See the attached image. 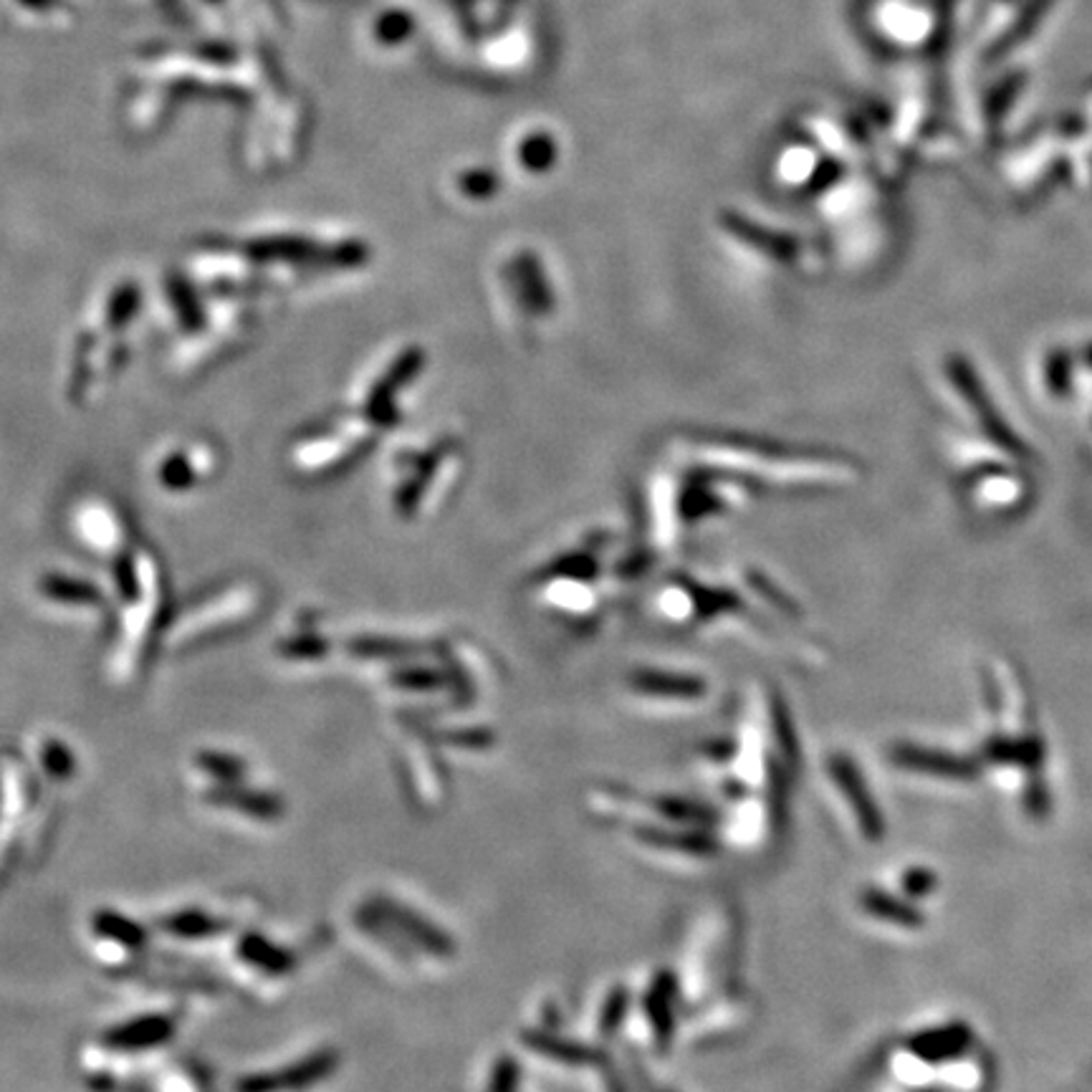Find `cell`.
Instances as JSON below:
<instances>
[{"instance_id": "cell-10", "label": "cell", "mask_w": 1092, "mask_h": 1092, "mask_svg": "<svg viewBox=\"0 0 1092 1092\" xmlns=\"http://www.w3.org/2000/svg\"><path fill=\"white\" fill-rule=\"evenodd\" d=\"M652 807H656V812L668 817L670 822L691 824V828H709V824L716 822V812H713L711 807L691 802V799L658 797L652 799Z\"/></svg>"}, {"instance_id": "cell-15", "label": "cell", "mask_w": 1092, "mask_h": 1092, "mask_svg": "<svg viewBox=\"0 0 1092 1092\" xmlns=\"http://www.w3.org/2000/svg\"><path fill=\"white\" fill-rule=\"evenodd\" d=\"M1025 804H1027V812L1031 817H1037V820H1042V817L1050 812V794H1047V789L1045 785L1039 779L1031 781V785L1027 787V797H1025Z\"/></svg>"}, {"instance_id": "cell-2", "label": "cell", "mask_w": 1092, "mask_h": 1092, "mask_svg": "<svg viewBox=\"0 0 1092 1092\" xmlns=\"http://www.w3.org/2000/svg\"><path fill=\"white\" fill-rule=\"evenodd\" d=\"M890 761L898 764L900 769L908 771H921L931 774V777L941 779H976L979 777V764L964 756L956 754H945L936 749H923V746L913 744H896L888 752Z\"/></svg>"}, {"instance_id": "cell-8", "label": "cell", "mask_w": 1092, "mask_h": 1092, "mask_svg": "<svg viewBox=\"0 0 1092 1092\" xmlns=\"http://www.w3.org/2000/svg\"><path fill=\"white\" fill-rule=\"evenodd\" d=\"M673 999H675L673 976L660 974L650 986L648 999H645L648 1017L652 1021V1029H656L660 1045L670 1042V1035H673Z\"/></svg>"}, {"instance_id": "cell-9", "label": "cell", "mask_w": 1092, "mask_h": 1092, "mask_svg": "<svg viewBox=\"0 0 1092 1092\" xmlns=\"http://www.w3.org/2000/svg\"><path fill=\"white\" fill-rule=\"evenodd\" d=\"M986 759L996 764H1019L1027 769H1039L1045 761V746L1039 738H1021V742H1009V738H992L984 746Z\"/></svg>"}, {"instance_id": "cell-1", "label": "cell", "mask_w": 1092, "mask_h": 1092, "mask_svg": "<svg viewBox=\"0 0 1092 1092\" xmlns=\"http://www.w3.org/2000/svg\"><path fill=\"white\" fill-rule=\"evenodd\" d=\"M828 771L832 774V779H835L840 792L845 794L850 807H853L855 820L859 824V830H863V835L871 842H880L885 837V820L880 814L878 802H875V797L865 785L863 771L857 769V764L845 754H835L828 761Z\"/></svg>"}, {"instance_id": "cell-12", "label": "cell", "mask_w": 1092, "mask_h": 1092, "mask_svg": "<svg viewBox=\"0 0 1092 1092\" xmlns=\"http://www.w3.org/2000/svg\"><path fill=\"white\" fill-rule=\"evenodd\" d=\"M771 716H774V726H777V742L781 746V752H785L789 756V761H797V754H799L797 752V736H794L792 716H789V711L785 709V703L774 701Z\"/></svg>"}, {"instance_id": "cell-6", "label": "cell", "mask_w": 1092, "mask_h": 1092, "mask_svg": "<svg viewBox=\"0 0 1092 1092\" xmlns=\"http://www.w3.org/2000/svg\"><path fill=\"white\" fill-rule=\"evenodd\" d=\"M859 906H863L865 913L880 918L885 923H896L902 928H918L926 923L923 913L916 906H910V902L896 896H888V893L878 888H865L863 896H859Z\"/></svg>"}, {"instance_id": "cell-3", "label": "cell", "mask_w": 1092, "mask_h": 1092, "mask_svg": "<svg viewBox=\"0 0 1092 1092\" xmlns=\"http://www.w3.org/2000/svg\"><path fill=\"white\" fill-rule=\"evenodd\" d=\"M974 1042V1031L964 1021H953L936 1029H926L908 1039V1050L926 1062H945L959 1057Z\"/></svg>"}, {"instance_id": "cell-5", "label": "cell", "mask_w": 1092, "mask_h": 1092, "mask_svg": "<svg viewBox=\"0 0 1092 1092\" xmlns=\"http://www.w3.org/2000/svg\"><path fill=\"white\" fill-rule=\"evenodd\" d=\"M521 1039H523V1045H529L531 1050L549 1057V1060H556V1062H564V1064H597V1062H602V1052L595 1050V1047L572 1042V1039L547 1035V1031H527V1035H523Z\"/></svg>"}, {"instance_id": "cell-7", "label": "cell", "mask_w": 1092, "mask_h": 1092, "mask_svg": "<svg viewBox=\"0 0 1092 1092\" xmlns=\"http://www.w3.org/2000/svg\"><path fill=\"white\" fill-rule=\"evenodd\" d=\"M635 691L660 695V699H701L706 693V683L693 675H675V673H656V670H645L633 678Z\"/></svg>"}, {"instance_id": "cell-4", "label": "cell", "mask_w": 1092, "mask_h": 1092, "mask_svg": "<svg viewBox=\"0 0 1092 1092\" xmlns=\"http://www.w3.org/2000/svg\"><path fill=\"white\" fill-rule=\"evenodd\" d=\"M642 842L652 847L675 850V853L693 855V857H713L718 853V842L709 832L701 830H658V828H638L635 830Z\"/></svg>"}, {"instance_id": "cell-11", "label": "cell", "mask_w": 1092, "mask_h": 1092, "mask_svg": "<svg viewBox=\"0 0 1092 1092\" xmlns=\"http://www.w3.org/2000/svg\"><path fill=\"white\" fill-rule=\"evenodd\" d=\"M627 1007H630V994H627L623 986L613 988V994L607 996L605 1007H602V1017H599L602 1035H615L617 1027L623 1025Z\"/></svg>"}, {"instance_id": "cell-13", "label": "cell", "mask_w": 1092, "mask_h": 1092, "mask_svg": "<svg viewBox=\"0 0 1092 1092\" xmlns=\"http://www.w3.org/2000/svg\"><path fill=\"white\" fill-rule=\"evenodd\" d=\"M519 1072H521V1068H519V1062L513 1060V1057H501V1060H498L496 1068H494L488 1092H516L519 1090V1078H521Z\"/></svg>"}, {"instance_id": "cell-14", "label": "cell", "mask_w": 1092, "mask_h": 1092, "mask_svg": "<svg viewBox=\"0 0 1092 1092\" xmlns=\"http://www.w3.org/2000/svg\"><path fill=\"white\" fill-rule=\"evenodd\" d=\"M900 885L910 898H923L928 893H933L936 875L933 871H928V867H910V871H906V875H902Z\"/></svg>"}]
</instances>
